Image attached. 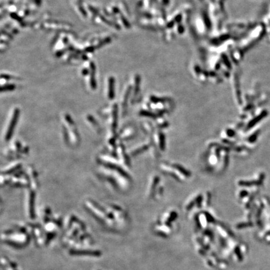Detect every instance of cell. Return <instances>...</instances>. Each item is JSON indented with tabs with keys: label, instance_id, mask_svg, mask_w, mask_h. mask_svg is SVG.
<instances>
[{
	"label": "cell",
	"instance_id": "3957f363",
	"mask_svg": "<svg viewBox=\"0 0 270 270\" xmlns=\"http://www.w3.org/2000/svg\"><path fill=\"white\" fill-rule=\"evenodd\" d=\"M19 109L16 108L13 114V116L11 118V122L9 124L7 132L6 134V139L8 140L9 139L11 138V137L12 136V135H13V133L14 131L15 127L16 126V124L18 122V119L19 117Z\"/></svg>",
	"mask_w": 270,
	"mask_h": 270
},
{
	"label": "cell",
	"instance_id": "8992f818",
	"mask_svg": "<svg viewBox=\"0 0 270 270\" xmlns=\"http://www.w3.org/2000/svg\"><path fill=\"white\" fill-rule=\"evenodd\" d=\"M90 68H91V78H90L91 86L93 89H96V78H95L96 67L93 63H91Z\"/></svg>",
	"mask_w": 270,
	"mask_h": 270
},
{
	"label": "cell",
	"instance_id": "9c48e42d",
	"mask_svg": "<svg viewBox=\"0 0 270 270\" xmlns=\"http://www.w3.org/2000/svg\"><path fill=\"white\" fill-rule=\"evenodd\" d=\"M11 17L13 18V19H17L18 21L20 22V21H22V19L21 18H20L19 17H18V15L17 14H15V13H11Z\"/></svg>",
	"mask_w": 270,
	"mask_h": 270
},
{
	"label": "cell",
	"instance_id": "6da1fadb",
	"mask_svg": "<svg viewBox=\"0 0 270 270\" xmlns=\"http://www.w3.org/2000/svg\"><path fill=\"white\" fill-rule=\"evenodd\" d=\"M3 241L9 246L21 248L26 246L30 241V237L25 232L20 231L19 233L12 231H5V234L2 235Z\"/></svg>",
	"mask_w": 270,
	"mask_h": 270
},
{
	"label": "cell",
	"instance_id": "ba28073f",
	"mask_svg": "<svg viewBox=\"0 0 270 270\" xmlns=\"http://www.w3.org/2000/svg\"><path fill=\"white\" fill-rule=\"evenodd\" d=\"M81 5H82L81 4H79V5H78V6H79V11L81 12V13H82V15L84 16V17H87V13H86V12L85 11V10H84V8H83V7H82V6H81Z\"/></svg>",
	"mask_w": 270,
	"mask_h": 270
},
{
	"label": "cell",
	"instance_id": "7a4b0ae2",
	"mask_svg": "<svg viewBox=\"0 0 270 270\" xmlns=\"http://www.w3.org/2000/svg\"><path fill=\"white\" fill-rule=\"evenodd\" d=\"M70 254L74 256H101V251L98 250H91V249H72L70 250Z\"/></svg>",
	"mask_w": 270,
	"mask_h": 270
},
{
	"label": "cell",
	"instance_id": "5b68a950",
	"mask_svg": "<svg viewBox=\"0 0 270 270\" xmlns=\"http://www.w3.org/2000/svg\"><path fill=\"white\" fill-rule=\"evenodd\" d=\"M115 78L113 77L109 78L108 79V98L112 99L115 97Z\"/></svg>",
	"mask_w": 270,
	"mask_h": 270
},
{
	"label": "cell",
	"instance_id": "8fae6325",
	"mask_svg": "<svg viewBox=\"0 0 270 270\" xmlns=\"http://www.w3.org/2000/svg\"><path fill=\"white\" fill-rule=\"evenodd\" d=\"M82 74L84 76H86L88 74V70L87 69H83L82 71Z\"/></svg>",
	"mask_w": 270,
	"mask_h": 270
},
{
	"label": "cell",
	"instance_id": "30bf717a",
	"mask_svg": "<svg viewBox=\"0 0 270 270\" xmlns=\"http://www.w3.org/2000/svg\"><path fill=\"white\" fill-rule=\"evenodd\" d=\"M94 49H95V48H94L93 47L90 46V47L87 48L85 51H86V52H88V53H92L93 51H94Z\"/></svg>",
	"mask_w": 270,
	"mask_h": 270
},
{
	"label": "cell",
	"instance_id": "277c9868",
	"mask_svg": "<svg viewBox=\"0 0 270 270\" xmlns=\"http://www.w3.org/2000/svg\"><path fill=\"white\" fill-rule=\"evenodd\" d=\"M1 264L6 270H18L17 264L8 259L6 257H2Z\"/></svg>",
	"mask_w": 270,
	"mask_h": 270
},
{
	"label": "cell",
	"instance_id": "52a82bcc",
	"mask_svg": "<svg viewBox=\"0 0 270 270\" xmlns=\"http://www.w3.org/2000/svg\"><path fill=\"white\" fill-rule=\"evenodd\" d=\"M16 88V86L14 84H7L5 85H3L1 88V91H13Z\"/></svg>",
	"mask_w": 270,
	"mask_h": 270
}]
</instances>
